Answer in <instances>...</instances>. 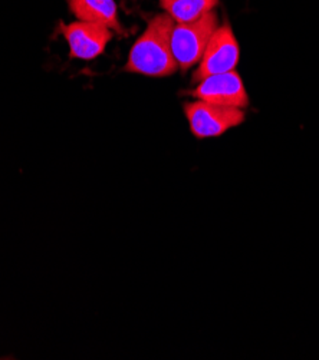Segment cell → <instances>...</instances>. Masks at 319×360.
Returning a JSON list of instances; mask_svg holds the SVG:
<instances>
[{"label":"cell","instance_id":"cell-7","mask_svg":"<svg viewBox=\"0 0 319 360\" xmlns=\"http://www.w3.org/2000/svg\"><path fill=\"white\" fill-rule=\"evenodd\" d=\"M68 6L78 20L102 25L120 33L123 32L114 0H68Z\"/></svg>","mask_w":319,"mask_h":360},{"label":"cell","instance_id":"cell-3","mask_svg":"<svg viewBox=\"0 0 319 360\" xmlns=\"http://www.w3.org/2000/svg\"><path fill=\"white\" fill-rule=\"evenodd\" d=\"M184 114L192 134L200 139L220 136L244 121L243 110L226 108L200 99L186 103Z\"/></svg>","mask_w":319,"mask_h":360},{"label":"cell","instance_id":"cell-1","mask_svg":"<svg viewBox=\"0 0 319 360\" xmlns=\"http://www.w3.org/2000/svg\"><path fill=\"white\" fill-rule=\"evenodd\" d=\"M174 25L175 22L167 13L154 16L132 45L125 70L156 78L173 75L179 69L171 48Z\"/></svg>","mask_w":319,"mask_h":360},{"label":"cell","instance_id":"cell-8","mask_svg":"<svg viewBox=\"0 0 319 360\" xmlns=\"http://www.w3.org/2000/svg\"><path fill=\"white\" fill-rule=\"evenodd\" d=\"M218 4L219 0H160L161 8L175 23L197 20L215 9Z\"/></svg>","mask_w":319,"mask_h":360},{"label":"cell","instance_id":"cell-4","mask_svg":"<svg viewBox=\"0 0 319 360\" xmlns=\"http://www.w3.org/2000/svg\"><path fill=\"white\" fill-rule=\"evenodd\" d=\"M239 62V44L232 27L219 26L206 46V51L193 74V81L200 82L208 77L226 74L236 69Z\"/></svg>","mask_w":319,"mask_h":360},{"label":"cell","instance_id":"cell-5","mask_svg":"<svg viewBox=\"0 0 319 360\" xmlns=\"http://www.w3.org/2000/svg\"><path fill=\"white\" fill-rule=\"evenodd\" d=\"M59 33L63 36L69 56L73 59L94 60L105 52L106 45L113 39V30L106 26L77 20L69 25L61 23Z\"/></svg>","mask_w":319,"mask_h":360},{"label":"cell","instance_id":"cell-2","mask_svg":"<svg viewBox=\"0 0 319 360\" xmlns=\"http://www.w3.org/2000/svg\"><path fill=\"white\" fill-rule=\"evenodd\" d=\"M218 27L219 18L213 11L197 20L174 25L171 48L180 69L189 70L199 65L211 34Z\"/></svg>","mask_w":319,"mask_h":360},{"label":"cell","instance_id":"cell-6","mask_svg":"<svg viewBox=\"0 0 319 360\" xmlns=\"http://www.w3.org/2000/svg\"><path fill=\"white\" fill-rule=\"evenodd\" d=\"M193 96L204 102L226 108H237V110H244L249 105V96H247L243 81L236 70L200 81L193 91Z\"/></svg>","mask_w":319,"mask_h":360}]
</instances>
